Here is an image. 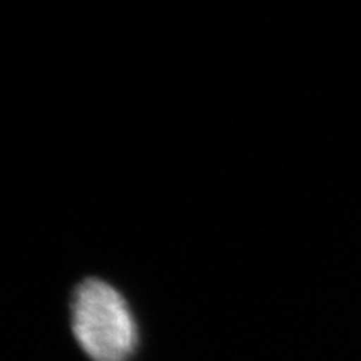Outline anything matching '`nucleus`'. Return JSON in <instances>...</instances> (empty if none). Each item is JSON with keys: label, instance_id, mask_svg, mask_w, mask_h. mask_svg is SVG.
Masks as SVG:
<instances>
[{"label": "nucleus", "instance_id": "1", "mask_svg": "<svg viewBox=\"0 0 361 361\" xmlns=\"http://www.w3.org/2000/svg\"><path fill=\"white\" fill-rule=\"evenodd\" d=\"M71 326L79 346L92 361H129L139 331L126 298L97 278L78 284L71 300Z\"/></svg>", "mask_w": 361, "mask_h": 361}]
</instances>
